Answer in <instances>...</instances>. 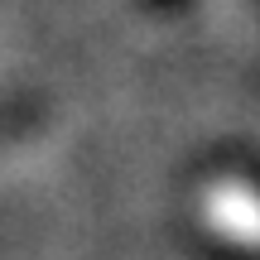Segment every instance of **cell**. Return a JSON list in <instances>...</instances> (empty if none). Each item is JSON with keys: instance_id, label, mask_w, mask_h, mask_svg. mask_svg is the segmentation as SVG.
Listing matches in <instances>:
<instances>
[{"instance_id": "cell-1", "label": "cell", "mask_w": 260, "mask_h": 260, "mask_svg": "<svg viewBox=\"0 0 260 260\" xmlns=\"http://www.w3.org/2000/svg\"><path fill=\"white\" fill-rule=\"evenodd\" d=\"M203 222L212 226L222 241L241 246L260 260V188L246 178H212L198 198Z\"/></svg>"}]
</instances>
